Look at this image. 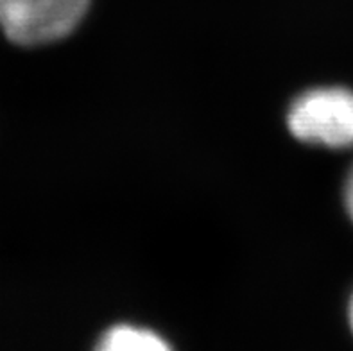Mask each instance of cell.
<instances>
[{
    "mask_svg": "<svg viewBox=\"0 0 353 351\" xmlns=\"http://www.w3.org/2000/svg\"><path fill=\"white\" fill-rule=\"evenodd\" d=\"M289 129L298 140L334 149L353 147V92L319 88L298 97L289 112Z\"/></svg>",
    "mask_w": 353,
    "mask_h": 351,
    "instance_id": "obj_2",
    "label": "cell"
},
{
    "mask_svg": "<svg viewBox=\"0 0 353 351\" xmlns=\"http://www.w3.org/2000/svg\"><path fill=\"white\" fill-rule=\"evenodd\" d=\"M90 0H0V29L17 45H43L70 34Z\"/></svg>",
    "mask_w": 353,
    "mask_h": 351,
    "instance_id": "obj_1",
    "label": "cell"
},
{
    "mask_svg": "<svg viewBox=\"0 0 353 351\" xmlns=\"http://www.w3.org/2000/svg\"><path fill=\"white\" fill-rule=\"evenodd\" d=\"M99 350L103 351H163L169 344L149 330L121 325L103 335Z\"/></svg>",
    "mask_w": 353,
    "mask_h": 351,
    "instance_id": "obj_3",
    "label": "cell"
},
{
    "mask_svg": "<svg viewBox=\"0 0 353 351\" xmlns=\"http://www.w3.org/2000/svg\"><path fill=\"white\" fill-rule=\"evenodd\" d=\"M345 205H346V210H348V215L352 217V221H353V167H352V170H350L348 178H346Z\"/></svg>",
    "mask_w": 353,
    "mask_h": 351,
    "instance_id": "obj_4",
    "label": "cell"
},
{
    "mask_svg": "<svg viewBox=\"0 0 353 351\" xmlns=\"http://www.w3.org/2000/svg\"><path fill=\"white\" fill-rule=\"evenodd\" d=\"M348 321H350V328L353 332V296L350 299V305H348Z\"/></svg>",
    "mask_w": 353,
    "mask_h": 351,
    "instance_id": "obj_5",
    "label": "cell"
}]
</instances>
